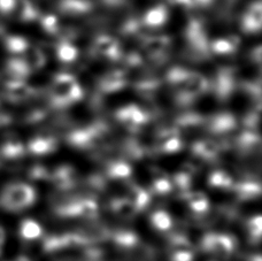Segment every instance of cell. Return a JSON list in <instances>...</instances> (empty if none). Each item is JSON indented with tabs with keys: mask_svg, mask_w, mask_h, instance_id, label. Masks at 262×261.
I'll use <instances>...</instances> for the list:
<instances>
[{
	"mask_svg": "<svg viewBox=\"0 0 262 261\" xmlns=\"http://www.w3.org/2000/svg\"><path fill=\"white\" fill-rule=\"evenodd\" d=\"M172 190V183L169 177L167 175H159L157 179H154L151 185V192L159 195H165L170 193Z\"/></svg>",
	"mask_w": 262,
	"mask_h": 261,
	"instance_id": "obj_12",
	"label": "cell"
},
{
	"mask_svg": "<svg viewBox=\"0 0 262 261\" xmlns=\"http://www.w3.org/2000/svg\"><path fill=\"white\" fill-rule=\"evenodd\" d=\"M149 221H151L152 227L158 231L167 232L171 230L172 228V217L169 213L163 211V209L154 211L149 216Z\"/></svg>",
	"mask_w": 262,
	"mask_h": 261,
	"instance_id": "obj_10",
	"label": "cell"
},
{
	"mask_svg": "<svg viewBox=\"0 0 262 261\" xmlns=\"http://www.w3.org/2000/svg\"><path fill=\"white\" fill-rule=\"evenodd\" d=\"M36 191L26 183H11L0 194V206L9 212H20L36 202Z\"/></svg>",
	"mask_w": 262,
	"mask_h": 261,
	"instance_id": "obj_1",
	"label": "cell"
},
{
	"mask_svg": "<svg viewBox=\"0 0 262 261\" xmlns=\"http://www.w3.org/2000/svg\"><path fill=\"white\" fill-rule=\"evenodd\" d=\"M14 261H30L29 259H28L27 257H23V255H21V257H18V258H16L15 260Z\"/></svg>",
	"mask_w": 262,
	"mask_h": 261,
	"instance_id": "obj_18",
	"label": "cell"
},
{
	"mask_svg": "<svg viewBox=\"0 0 262 261\" xmlns=\"http://www.w3.org/2000/svg\"><path fill=\"white\" fill-rule=\"evenodd\" d=\"M18 235L23 241H36L43 236V228L32 219H25L20 223Z\"/></svg>",
	"mask_w": 262,
	"mask_h": 261,
	"instance_id": "obj_8",
	"label": "cell"
},
{
	"mask_svg": "<svg viewBox=\"0 0 262 261\" xmlns=\"http://www.w3.org/2000/svg\"><path fill=\"white\" fill-rule=\"evenodd\" d=\"M131 174V168L124 162H115L107 169V175L111 179H125Z\"/></svg>",
	"mask_w": 262,
	"mask_h": 261,
	"instance_id": "obj_16",
	"label": "cell"
},
{
	"mask_svg": "<svg viewBox=\"0 0 262 261\" xmlns=\"http://www.w3.org/2000/svg\"><path fill=\"white\" fill-rule=\"evenodd\" d=\"M200 248L204 252L221 258H229L237 249V241L231 235L208 232L201 238Z\"/></svg>",
	"mask_w": 262,
	"mask_h": 261,
	"instance_id": "obj_2",
	"label": "cell"
},
{
	"mask_svg": "<svg viewBox=\"0 0 262 261\" xmlns=\"http://www.w3.org/2000/svg\"><path fill=\"white\" fill-rule=\"evenodd\" d=\"M168 244V258L170 261H193V246L184 234L175 232L170 235Z\"/></svg>",
	"mask_w": 262,
	"mask_h": 261,
	"instance_id": "obj_3",
	"label": "cell"
},
{
	"mask_svg": "<svg viewBox=\"0 0 262 261\" xmlns=\"http://www.w3.org/2000/svg\"><path fill=\"white\" fill-rule=\"evenodd\" d=\"M250 261H261V257L258 254V255H254V257H251Z\"/></svg>",
	"mask_w": 262,
	"mask_h": 261,
	"instance_id": "obj_19",
	"label": "cell"
},
{
	"mask_svg": "<svg viewBox=\"0 0 262 261\" xmlns=\"http://www.w3.org/2000/svg\"><path fill=\"white\" fill-rule=\"evenodd\" d=\"M127 198L133 203L136 212H143L151 203V193L135 183H129L127 186Z\"/></svg>",
	"mask_w": 262,
	"mask_h": 261,
	"instance_id": "obj_5",
	"label": "cell"
},
{
	"mask_svg": "<svg viewBox=\"0 0 262 261\" xmlns=\"http://www.w3.org/2000/svg\"><path fill=\"white\" fill-rule=\"evenodd\" d=\"M208 183L212 188L216 189H231L233 186L232 179L224 171H214L209 176Z\"/></svg>",
	"mask_w": 262,
	"mask_h": 261,
	"instance_id": "obj_13",
	"label": "cell"
},
{
	"mask_svg": "<svg viewBox=\"0 0 262 261\" xmlns=\"http://www.w3.org/2000/svg\"><path fill=\"white\" fill-rule=\"evenodd\" d=\"M5 237H6V235H5L4 228L0 227V246L5 243Z\"/></svg>",
	"mask_w": 262,
	"mask_h": 261,
	"instance_id": "obj_17",
	"label": "cell"
},
{
	"mask_svg": "<svg viewBox=\"0 0 262 261\" xmlns=\"http://www.w3.org/2000/svg\"><path fill=\"white\" fill-rule=\"evenodd\" d=\"M108 238L113 242L116 249L122 250L124 252H133L140 245V242L136 232L128 229H116L110 231Z\"/></svg>",
	"mask_w": 262,
	"mask_h": 261,
	"instance_id": "obj_4",
	"label": "cell"
},
{
	"mask_svg": "<svg viewBox=\"0 0 262 261\" xmlns=\"http://www.w3.org/2000/svg\"><path fill=\"white\" fill-rule=\"evenodd\" d=\"M98 213H99V207L98 203L91 197H84L79 200V216H82L86 220L95 221Z\"/></svg>",
	"mask_w": 262,
	"mask_h": 261,
	"instance_id": "obj_11",
	"label": "cell"
},
{
	"mask_svg": "<svg viewBox=\"0 0 262 261\" xmlns=\"http://www.w3.org/2000/svg\"><path fill=\"white\" fill-rule=\"evenodd\" d=\"M247 231H249L250 240L253 242V243H259L262 231V219L260 215L251 217L250 220L247 221Z\"/></svg>",
	"mask_w": 262,
	"mask_h": 261,
	"instance_id": "obj_14",
	"label": "cell"
},
{
	"mask_svg": "<svg viewBox=\"0 0 262 261\" xmlns=\"http://www.w3.org/2000/svg\"><path fill=\"white\" fill-rule=\"evenodd\" d=\"M110 207L115 215L124 219V220H130V219H133L137 214L133 203L127 197L114 198L111 202Z\"/></svg>",
	"mask_w": 262,
	"mask_h": 261,
	"instance_id": "obj_7",
	"label": "cell"
},
{
	"mask_svg": "<svg viewBox=\"0 0 262 261\" xmlns=\"http://www.w3.org/2000/svg\"><path fill=\"white\" fill-rule=\"evenodd\" d=\"M235 193L241 200H252L258 198L261 193V186L258 182L245 181L232 186Z\"/></svg>",
	"mask_w": 262,
	"mask_h": 261,
	"instance_id": "obj_9",
	"label": "cell"
},
{
	"mask_svg": "<svg viewBox=\"0 0 262 261\" xmlns=\"http://www.w3.org/2000/svg\"><path fill=\"white\" fill-rule=\"evenodd\" d=\"M191 176H192V171L190 169L181 170L174 176V184L182 191L183 194L189 192L191 186Z\"/></svg>",
	"mask_w": 262,
	"mask_h": 261,
	"instance_id": "obj_15",
	"label": "cell"
},
{
	"mask_svg": "<svg viewBox=\"0 0 262 261\" xmlns=\"http://www.w3.org/2000/svg\"><path fill=\"white\" fill-rule=\"evenodd\" d=\"M183 198L188 203L189 208L194 214H207L209 212V199L201 191H195V192L189 191V192L183 194Z\"/></svg>",
	"mask_w": 262,
	"mask_h": 261,
	"instance_id": "obj_6",
	"label": "cell"
}]
</instances>
